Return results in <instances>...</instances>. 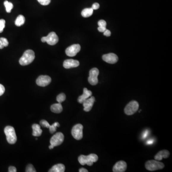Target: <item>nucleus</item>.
<instances>
[{
  "mask_svg": "<svg viewBox=\"0 0 172 172\" xmlns=\"http://www.w3.org/2000/svg\"><path fill=\"white\" fill-rule=\"evenodd\" d=\"M54 148V146H53V145H51V144L50 145V146H49V149H53Z\"/></svg>",
  "mask_w": 172,
  "mask_h": 172,
  "instance_id": "obj_40",
  "label": "nucleus"
},
{
  "mask_svg": "<svg viewBox=\"0 0 172 172\" xmlns=\"http://www.w3.org/2000/svg\"><path fill=\"white\" fill-rule=\"evenodd\" d=\"M99 70L97 68H93L90 71L88 81L91 85H96L98 83V77Z\"/></svg>",
  "mask_w": 172,
  "mask_h": 172,
  "instance_id": "obj_8",
  "label": "nucleus"
},
{
  "mask_svg": "<svg viewBox=\"0 0 172 172\" xmlns=\"http://www.w3.org/2000/svg\"><path fill=\"white\" fill-rule=\"evenodd\" d=\"M93 12V10L92 8H85L81 12V15L83 17H89L92 15Z\"/></svg>",
  "mask_w": 172,
  "mask_h": 172,
  "instance_id": "obj_21",
  "label": "nucleus"
},
{
  "mask_svg": "<svg viewBox=\"0 0 172 172\" xmlns=\"http://www.w3.org/2000/svg\"><path fill=\"white\" fill-rule=\"evenodd\" d=\"M83 129V126L81 124H76L73 127L71 130L72 135L76 140H80L82 139Z\"/></svg>",
  "mask_w": 172,
  "mask_h": 172,
  "instance_id": "obj_7",
  "label": "nucleus"
},
{
  "mask_svg": "<svg viewBox=\"0 0 172 172\" xmlns=\"http://www.w3.org/2000/svg\"><path fill=\"white\" fill-rule=\"evenodd\" d=\"M102 59L107 63L109 64H115L118 61V57L115 54L109 53L104 55L102 56Z\"/></svg>",
  "mask_w": 172,
  "mask_h": 172,
  "instance_id": "obj_12",
  "label": "nucleus"
},
{
  "mask_svg": "<svg viewBox=\"0 0 172 172\" xmlns=\"http://www.w3.org/2000/svg\"><path fill=\"white\" fill-rule=\"evenodd\" d=\"M9 42L7 39L4 37L0 38V49H3L4 47L8 46Z\"/></svg>",
  "mask_w": 172,
  "mask_h": 172,
  "instance_id": "obj_24",
  "label": "nucleus"
},
{
  "mask_svg": "<svg viewBox=\"0 0 172 172\" xmlns=\"http://www.w3.org/2000/svg\"><path fill=\"white\" fill-rule=\"evenodd\" d=\"M8 170L9 172H16L17 171L16 168L14 166H10Z\"/></svg>",
  "mask_w": 172,
  "mask_h": 172,
  "instance_id": "obj_35",
  "label": "nucleus"
},
{
  "mask_svg": "<svg viewBox=\"0 0 172 172\" xmlns=\"http://www.w3.org/2000/svg\"><path fill=\"white\" fill-rule=\"evenodd\" d=\"M51 111L55 113H61L63 111V107L61 103H55L51 106Z\"/></svg>",
  "mask_w": 172,
  "mask_h": 172,
  "instance_id": "obj_20",
  "label": "nucleus"
},
{
  "mask_svg": "<svg viewBox=\"0 0 172 172\" xmlns=\"http://www.w3.org/2000/svg\"><path fill=\"white\" fill-rule=\"evenodd\" d=\"M35 58L34 52L32 50H27L23 53L19 59V63L22 66H26L31 64Z\"/></svg>",
  "mask_w": 172,
  "mask_h": 172,
  "instance_id": "obj_2",
  "label": "nucleus"
},
{
  "mask_svg": "<svg viewBox=\"0 0 172 172\" xmlns=\"http://www.w3.org/2000/svg\"><path fill=\"white\" fill-rule=\"evenodd\" d=\"M92 94V92L90 90H89L87 88H84L83 90V93L78 98V99H77L78 102L79 103L82 104L83 102L85 100L91 97Z\"/></svg>",
  "mask_w": 172,
  "mask_h": 172,
  "instance_id": "obj_16",
  "label": "nucleus"
},
{
  "mask_svg": "<svg viewBox=\"0 0 172 172\" xmlns=\"http://www.w3.org/2000/svg\"><path fill=\"white\" fill-rule=\"evenodd\" d=\"M127 168V164L125 162L123 161H119L115 163L113 166V172H124Z\"/></svg>",
  "mask_w": 172,
  "mask_h": 172,
  "instance_id": "obj_14",
  "label": "nucleus"
},
{
  "mask_svg": "<svg viewBox=\"0 0 172 172\" xmlns=\"http://www.w3.org/2000/svg\"><path fill=\"white\" fill-rule=\"evenodd\" d=\"M98 160V156L96 154H90L87 156L84 155H81L78 158L79 163L82 165H87L89 166H91L94 163L96 162Z\"/></svg>",
  "mask_w": 172,
  "mask_h": 172,
  "instance_id": "obj_1",
  "label": "nucleus"
},
{
  "mask_svg": "<svg viewBox=\"0 0 172 172\" xmlns=\"http://www.w3.org/2000/svg\"><path fill=\"white\" fill-rule=\"evenodd\" d=\"M25 23V18L22 15H20L17 17L15 21V25L17 26H21Z\"/></svg>",
  "mask_w": 172,
  "mask_h": 172,
  "instance_id": "obj_22",
  "label": "nucleus"
},
{
  "mask_svg": "<svg viewBox=\"0 0 172 172\" xmlns=\"http://www.w3.org/2000/svg\"><path fill=\"white\" fill-rule=\"evenodd\" d=\"M106 21L104 20H101L98 22V26H104L106 27Z\"/></svg>",
  "mask_w": 172,
  "mask_h": 172,
  "instance_id": "obj_31",
  "label": "nucleus"
},
{
  "mask_svg": "<svg viewBox=\"0 0 172 172\" xmlns=\"http://www.w3.org/2000/svg\"><path fill=\"white\" fill-rule=\"evenodd\" d=\"M79 172H88V171H87V170L86 169L84 168H80V169L79 170Z\"/></svg>",
  "mask_w": 172,
  "mask_h": 172,
  "instance_id": "obj_37",
  "label": "nucleus"
},
{
  "mask_svg": "<svg viewBox=\"0 0 172 172\" xmlns=\"http://www.w3.org/2000/svg\"><path fill=\"white\" fill-rule=\"evenodd\" d=\"M5 26V21L4 19L0 20V33H2L4 31V28Z\"/></svg>",
  "mask_w": 172,
  "mask_h": 172,
  "instance_id": "obj_29",
  "label": "nucleus"
},
{
  "mask_svg": "<svg viewBox=\"0 0 172 172\" xmlns=\"http://www.w3.org/2000/svg\"><path fill=\"white\" fill-rule=\"evenodd\" d=\"M98 29L100 32H104L107 29L104 26H98Z\"/></svg>",
  "mask_w": 172,
  "mask_h": 172,
  "instance_id": "obj_36",
  "label": "nucleus"
},
{
  "mask_svg": "<svg viewBox=\"0 0 172 172\" xmlns=\"http://www.w3.org/2000/svg\"><path fill=\"white\" fill-rule=\"evenodd\" d=\"M5 92V87L1 84H0V96L3 95Z\"/></svg>",
  "mask_w": 172,
  "mask_h": 172,
  "instance_id": "obj_32",
  "label": "nucleus"
},
{
  "mask_svg": "<svg viewBox=\"0 0 172 172\" xmlns=\"http://www.w3.org/2000/svg\"><path fill=\"white\" fill-rule=\"evenodd\" d=\"M103 33H104V35L106 36H111V32L109 30L106 29Z\"/></svg>",
  "mask_w": 172,
  "mask_h": 172,
  "instance_id": "obj_34",
  "label": "nucleus"
},
{
  "mask_svg": "<svg viewBox=\"0 0 172 172\" xmlns=\"http://www.w3.org/2000/svg\"><path fill=\"white\" fill-rule=\"evenodd\" d=\"M37 1L42 5H47L51 2V0H37Z\"/></svg>",
  "mask_w": 172,
  "mask_h": 172,
  "instance_id": "obj_30",
  "label": "nucleus"
},
{
  "mask_svg": "<svg viewBox=\"0 0 172 172\" xmlns=\"http://www.w3.org/2000/svg\"><path fill=\"white\" fill-rule=\"evenodd\" d=\"M51 82V79L48 76L42 75L37 78L36 82L38 86L40 87H46L49 85Z\"/></svg>",
  "mask_w": 172,
  "mask_h": 172,
  "instance_id": "obj_11",
  "label": "nucleus"
},
{
  "mask_svg": "<svg viewBox=\"0 0 172 172\" xmlns=\"http://www.w3.org/2000/svg\"><path fill=\"white\" fill-rule=\"evenodd\" d=\"M92 9L93 10H97L99 8H100V4L98 3H94V4L92 5Z\"/></svg>",
  "mask_w": 172,
  "mask_h": 172,
  "instance_id": "obj_33",
  "label": "nucleus"
},
{
  "mask_svg": "<svg viewBox=\"0 0 172 172\" xmlns=\"http://www.w3.org/2000/svg\"><path fill=\"white\" fill-rule=\"evenodd\" d=\"M32 129H33V135L34 136H40L42 134V130L39 124H34L32 125Z\"/></svg>",
  "mask_w": 172,
  "mask_h": 172,
  "instance_id": "obj_19",
  "label": "nucleus"
},
{
  "mask_svg": "<svg viewBox=\"0 0 172 172\" xmlns=\"http://www.w3.org/2000/svg\"><path fill=\"white\" fill-rule=\"evenodd\" d=\"M65 170V166L63 164L58 163L55 165L49 170V172H64Z\"/></svg>",
  "mask_w": 172,
  "mask_h": 172,
  "instance_id": "obj_18",
  "label": "nucleus"
},
{
  "mask_svg": "<svg viewBox=\"0 0 172 172\" xmlns=\"http://www.w3.org/2000/svg\"><path fill=\"white\" fill-rule=\"evenodd\" d=\"M152 143H153V141L152 140H150L149 141H148L147 142V144H152Z\"/></svg>",
  "mask_w": 172,
  "mask_h": 172,
  "instance_id": "obj_39",
  "label": "nucleus"
},
{
  "mask_svg": "<svg viewBox=\"0 0 172 172\" xmlns=\"http://www.w3.org/2000/svg\"><path fill=\"white\" fill-rule=\"evenodd\" d=\"M4 5L5 8H6V12H8V13H10L11 12L12 9L13 8V7H14L12 3L9 2L7 1H5L4 2Z\"/></svg>",
  "mask_w": 172,
  "mask_h": 172,
  "instance_id": "obj_23",
  "label": "nucleus"
},
{
  "mask_svg": "<svg viewBox=\"0 0 172 172\" xmlns=\"http://www.w3.org/2000/svg\"><path fill=\"white\" fill-rule=\"evenodd\" d=\"M66 98V95L64 93H61L57 96V101L58 103H61L65 101Z\"/></svg>",
  "mask_w": 172,
  "mask_h": 172,
  "instance_id": "obj_26",
  "label": "nucleus"
},
{
  "mask_svg": "<svg viewBox=\"0 0 172 172\" xmlns=\"http://www.w3.org/2000/svg\"><path fill=\"white\" fill-rule=\"evenodd\" d=\"M4 133L9 144H14L16 143L17 141V136L14 127L10 126H6L4 128Z\"/></svg>",
  "mask_w": 172,
  "mask_h": 172,
  "instance_id": "obj_3",
  "label": "nucleus"
},
{
  "mask_svg": "<svg viewBox=\"0 0 172 172\" xmlns=\"http://www.w3.org/2000/svg\"><path fill=\"white\" fill-rule=\"evenodd\" d=\"M165 167L163 163L160 162L157 160H150L145 163V167L148 170L150 171H156L162 169Z\"/></svg>",
  "mask_w": 172,
  "mask_h": 172,
  "instance_id": "obj_4",
  "label": "nucleus"
},
{
  "mask_svg": "<svg viewBox=\"0 0 172 172\" xmlns=\"http://www.w3.org/2000/svg\"><path fill=\"white\" fill-rule=\"evenodd\" d=\"M40 124L41 126H42L43 127H45V128H49V127H50V124L48 123V122H47V120H41L40 122Z\"/></svg>",
  "mask_w": 172,
  "mask_h": 172,
  "instance_id": "obj_27",
  "label": "nucleus"
},
{
  "mask_svg": "<svg viewBox=\"0 0 172 172\" xmlns=\"http://www.w3.org/2000/svg\"><path fill=\"white\" fill-rule=\"evenodd\" d=\"M95 101V98L94 97H91L85 100L82 103L84 107V111L86 112H89L91 111L92 107L93 106Z\"/></svg>",
  "mask_w": 172,
  "mask_h": 172,
  "instance_id": "obj_13",
  "label": "nucleus"
},
{
  "mask_svg": "<svg viewBox=\"0 0 172 172\" xmlns=\"http://www.w3.org/2000/svg\"><path fill=\"white\" fill-rule=\"evenodd\" d=\"M64 140V134L62 133L59 132L53 135L51 138L50 143L51 145H53L55 147V146H58L62 144Z\"/></svg>",
  "mask_w": 172,
  "mask_h": 172,
  "instance_id": "obj_9",
  "label": "nucleus"
},
{
  "mask_svg": "<svg viewBox=\"0 0 172 172\" xmlns=\"http://www.w3.org/2000/svg\"><path fill=\"white\" fill-rule=\"evenodd\" d=\"M170 155V153L167 150H162L159 152L155 156V160L157 161H161L163 158H167Z\"/></svg>",
  "mask_w": 172,
  "mask_h": 172,
  "instance_id": "obj_17",
  "label": "nucleus"
},
{
  "mask_svg": "<svg viewBox=\"0 0 172 172\" xmlns=\"http://www.w3.org/2000/svg\"><path fill=\"white\" fill-rule=\"evenodd\" d=\"M79 65V61L74 59H66L63 63V66L65 69H69L76 68Z\"/></svg>",
  "mask_w": 172,
  "mask_h": 172,
  "instance_id": "obj_15",
  "label": "nucleus"
},
{
  "mask_svg": "<svg viewBox=\"0 0 172 172\" xmlns=\"http://www.w3.org/2000/svg\"><path fill=\"white\" fill-rule=\"evenodd\" d=\"M139 103L135 101H131L127 105L124 109V112L126 114L132 115L138 111L139 109Z\"/></svg>",
  "mask_w": 172,
  "mask_h": 172,
  "instance_id": "obj_5",
  "label": "nucleus"
},
{
  "mask_svg": "<svg viewBox=\"0 0 172 172\" xmlns=\"http://www.w3.org/2000/svg\"><path fill=\"white\" fill-rule=\"evenodd\" d=\"M60 126L59 123L58 122H56L55 123L52 124L51 125H50L49 127V131L51 133H53L56 131V129H57V127Z\"/></svg>",
  "mask_w": 172,
  "mask_h": 172,
  "instance_id": "obj_25",
  "label": "nucleus"
},
{
  "mask_svg": "<svg viewBox=\"0 0 172 172\" xmlns=\"http://www.w3.org/2000/svg\"><path fill=\"white\" fill-rule=\"evenodd\" d=\"M26 172H36V170L35 169H34V167L33 165L31 164L28 165L27 167H26Z\"/></svg>",
  "mask_w": 172,
  "mask_h": 172,
  "instance_id": "obj_28",
  "label": "nucleus"
},
{
  "mask_svg": "<svg viewBox=\"0 0 172 172\" xmlns=\"http://www.w3.org/2000/svg\"><path fill=\"white\" fill-rule=\"evenodd\" d=\"M81 47L79 44H73L70 47H68L66 50V55L69 57H73L80 51Z\"/></svg>",
  "mask_w": 172,
  "mask_h": 172,
  "instance_id": "obj_10",
  "label": "nucleus"
},
{
  "mask_svg": "<svg viewBox=\"0 0 172 172\" xmlns=\"http://www.w3.org/2000/svg\"><path fill=\"white\" fill-rule=\"evenodd\" d=\"M147 132H146V133H144V135H143V137L144 138H145L146 137V136H147Z\"/></svg>",
  "mask_w": 172,
  "mask_h": 172,
  "instance_id": "obj_38",
  "label": "nucleus"
},
{
  "mask_svg": "<svg viewBox=\"0 0 172 172\" xmlns=\"http://www.w3.org/2000/svg\"><path fill=\"white\" fill-rule=\"evenodd\" d=\"M58 37L55 32H51L47 36H44L41 38V41L43 43L47 42L48 44L53 46L58 42Z\"/></svg>",
  "mask_w": 172,
  "mask_h": 172,
  "instance_id": "obj_6",
  "label": "nucleus"
}]
</instances>
